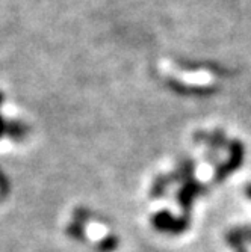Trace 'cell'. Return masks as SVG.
Returning <instances> with one entry per match:
<instances>
[{
    "mask_svg": "<svg viewBox=\"0 0 251 252\" xmlns=\"http://www.w3.org/2000/svg\"><path fill=\"white\" fill-rule=\"evenodd\" d=\"M250 195H251V190H250Z\"/></svg>",
    "mask_w": 251,
    "mask_h": 252,
    "instance_id": "1",
    "label": "cell"
}]
</instances>
